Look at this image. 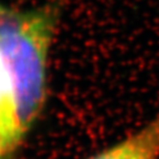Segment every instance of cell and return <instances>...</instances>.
Listing matches in <instances>:
<instances>
[{"mask_svg": "<svg viewBox=\"0 0 159 159\" xmlns=\"http://www.w3.org/2000/svg\"><path fill=\"white\" fill-rule=\"evenodd\" d=\"M54 19L52 10H21L0 2V55L12 77L28 133L44 106Z\"/></svg>", "mask_w": 159, "mask_h": 159, "instance_id": "obj_1", "label": "cell"}, {"mask_svg": "<svg viewBox=\"0 0 159 159\" xmlns=\"http://www.w3.org/2000/svg\"><path fill=\"white\" fill-rule=\"evenodd\" d=\"M19 113L15 84L0 55V159H16L27 137Z\"/></svg>", "mask_w": 159, "mask_h": 159, "instance_id": "obj_2", "label": "cell"}, {"mask_svg": "<svg viewBox=\"0 0 159 159\" xmlns=\"http://www.w3.org/2000/svg\"><path fill=\"white\" fill-rule=\"evenodd\" d=\"M86 159H159V113L132 134Z\"/></svg>", "mask_w": 159, "mask_h": 159, "instance_id": "obj_3", "label": "cell"}]
</instances>
